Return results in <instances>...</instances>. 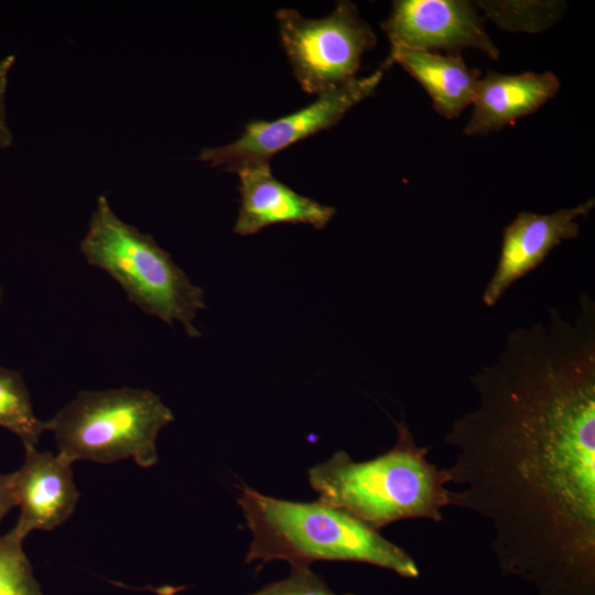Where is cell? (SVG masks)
<instances>
[{
	"label": "cell",
	"instance_id": "cell-1",
	"mask_svg": "<svg viewBox=\"0 0 595 595\" xmlns=\"http://www.w3.org/2000/svg\"><path fill=\"white\" fill-rule=\"evenodd\" d=\"M445 442L451 506L485 519L502 574L538 595H595V303L513 329L470 377Z\"/></svg>",
	"mask_w": 595,
	"mask_h": 595
},
{
	"label": "cell",
	"instance_id": "cell-2",
	"mask_svg": "<svg viewBox=\"0 0 595 595\" xmlns=\"http://www.w3.org/2000/svg\"><path fill=\"white\" fill-rule=\"evenodd\" d=\"M393 446L375 458L356 462L337 451L307 470L318 499L374 530L400 520H443L451 506L445 468L428 459L429 448L419 446L403 421L393 422Z\"/></svg>",
	"mask_w": 595,
	"mask_h": 595
},
{
	"label": "cell",
	"instance_id": "cell-3",
	"mask_svg": "<svg viewBox=\"0 0 595 595\" xmlns=\"http://www.w3.org/2000/svg\"><path fill=\"white\" fill-rule=\"evenodd\" d=\"M237 502L252 534L246 563L283 560L291 566H310L320 560L353 561L403 577L419 575L405 550L320 499L289 501L242 487Z\"/></svg>",
	"mask_w": 595,
	"mask_h": 595
},
{
	"label": "cell",
	"instance_id": "cell-4",
	"mask_svg": "<svg viewBox=\"0 0 595 595\" xmlns=\"http://www.w3.org/2000/svg\"><path fill=\"white\" fill-rule=\"evenodd\" d=\"M79 249L88 264L106 271L144 313L169 325L178 322L188 336H201L195 318L205 309L204 291L152 236L123 221L104 195L97 198Z\"/></svg>",
	"mask_w": 595,
	"mask_h": 595
},
{
	"label": "cell",
	"instance_id": "cell-5",
	"mask_svg": "<svg viewBox=\"0 0 595 595\" xmlns=\"http://www.w3.org/2000/svg\"><path fill=\"white\" fill-rule=\"evenodd\" d=\"M174 421L171 409L147 389L83 390L47 423L58 456L69 464L132 458L141 467L158 463L156 439Z\"/></svg>",
	"mask_w": 595,
	"mask_h": 595
},
{
	"label": "cell",
	"instance_id": "cell-6",
	"mask_svg": "<svg viewBox=\"0 0 595 595\" xmlns=\"http://www.w3.org/2000/svg\"><path fill=\"white\" fill-rule=\"evenodd\" d=\"M279 35L302 89L320 95L356 78L376 35L357 7L339 1L325 18L306 19L293 9L275 13Z\"/></svg>",
	"mask_w": 595,
	"mask_h": 595
},
{
	"label": "cell",
	"instance_id": "cell-7",
	"mask_svg": "<svg viewBox=\"0 0 595 595\" xmlns=\"http://www.w3.org/2000/svg\"><path fill=\"white\" fill-rule=\"evenodd\" d=\"M385 68L331 88L317 95L309 106L288 116L271 121H251L234 142L204 148L197 159L209 166L229 171L269 162L279 151L335 126L350 108L374 94Z\"/></svg>",
	"mask_w": 595,
	"mask_h": 595
},
{
	"label": "cell",
	"instance_id": "cell-8",
	"mask_svg": "<svg viewBox=\"0 0 595 595\" xmlns=\"http://www.w3.org/2000/svg\"><path fill=\"white\" fill-rule=\"evenodd\" d=\"M391 46L458 53L477 48L490 58L499 56L474 6L463 0H398L381 24Z\"/></svg>",
	"mask_w": 595,
	"mask_h": 595
},
{
	"label": "cell",
	"instance_id": "cell-9",
	"mask_svg": "<svg viewBox=\"0 0 595 595\" xmlns=\"http://www.w3.org/2000/svg\"><path fill=\"white\" fill-rule=\"evenodd\" d=\"M594 198L552 214L521 212L504 229L497 267L488 281L482 300L491 307L519 279L539 267L553 248L580 235L581 217L593 210Z\"/></svg>",
	"mask_w": 595,
	"mask_h": 595
},
{
	"label": "cell",
	"instance_id": "cell-10",
	"mask_svg": "<svg viewBox=\"0 0 595 595\" xmlns=\"http://www.w3.org/2000/svg\"><path fill=\"white\" fill-rule=\"evenodd\" d=\"M21 467L12 473L17 506L20 508L13 532L22 540L34 530H52L74 512L79 493L72 464L58 454L24 446Z\"/></svg>",
	"mask_w": 595,
	"mask_h": 595
},
{
	"label": "cell",
	"instance_id": "cell-11",
	"mask_svg": "<svg viewBox=\"0 0 595 595\" xmlns=\"http://www.w3.org/2000/svg\"><path fill=\"white\" fill-rule=\"evenodd\" d=\"M239 176L240 208L234 231L249 236L278 224H307L323 229L335 216L332 206L301 195L277 180L269 162L236 170Z\"/></svg>",
	"mask_w": 595,
	"mask_h": 595
},
{
	"label": "cell",
	"instance_id": "cell-12",
	"mask_svg": "<svg viewBox=\"0 0 595 595\" xmlns=\"http://www.w3.org/2000/svg\"><path fill=\"white\" fill-rule=\"evenodd\" d=\"M560 88L552 73L505 75L488 73L479 78L472 105L473 113L465 127L468 136L497 131L538 110Z\"/></svg>",
	"mask_w": 595,
	"mask_h": 595
},
{
	"label": "cell",
	"instance_id": "cell-13",
	"mask_svg": "<svg viewBox=\"0 0 595 595\" xmlns=\"http://www.w3.org/2000/svg\"><path fill=\"white\" fill-rule=\"evenodd\" d=\"M397 63L415 78L432 99L433 108L453 119L473 102L480 73L469 69L458 53L391 46L385 67Z\"/></svg>",
	"mask_w": 595,
	"mask_h": 595
},
{
	"label": "cell",
	"instance_id": "cell-14",
	"mask_svg": "<svg viewBox=\"0 0 595 595\" xmlns=\"http://www.w3.org/2000/svg\"><path fill=\"white\" fill-rule=\"evenodd\" d=\"M0 426L17 435L24 446H36L42 434L47 431L46 421L35 415L21 374L1 366Z\"/></svg>",
	"mask_w": 595,
	"mask_h": 595
},
{
	"label": "cell",
	"instance_id": "cell-15",
	"mask_svg": "<svg viewBox=\"0 0 595 595\" xmlns=\"http://www.w3.org/2000/svg\"><path fill=\"white\" fill-rule=\"evenodd\" d=\"M22 543L13 530L0 536V595H43Z\"/></svg>",
	"mask_w": 595,
	"mask_h": 595
},
{
	"label": "cell",
	"instance_id": "cell-16",
	"mask_svg": "<svg viewBox=\"0 0 595 595\" xmlns=\"http://www.w3.org/2000/svg\"><path fill=\"white\" fill-rule=\"evenodd\" d=\"M487 15L500 28L536 32L551 24L562 11L558 2H479Z\"/></svg>",
	"mask_w": 595,
	"mask_h": 595
},
{
	"label": "cell",
	"instance_id": "cell-17",
	"mask_svg": "<svg viewBox=\"0 0 595 595\" xmlns=\"http://www.w3.org/2000/svg\"><path fill=\"white\" fill-rule=\"evenodd\" d=\"M248 595H337L310 566H291V574ZM350 595V594H347Z\"/></svg>",
	"mask_w": 595,
	"mask_h": 595
},
{
	"label": "cell",
	"instance_id": "cell-18",
	"mask_svg": "<svg viewBox=\"0 0 595 595\" xmlns=\"http://www.w3.org/2000/svg\"><path fill=\"white\" fill-rule=\"evenodd\" d=\"M15 62L12 54L0 55V150L11 147L13 137L6 117V94L10 71Z\"/></svg>",
	"mask_w": 595,
	"mask_h": 595
},
{
	"label": "cell",
	"instance_id": "cell-19",
	"mask_svg": "<svg viewBox=\"0 0 595 595\" xmlns=\"http://www.w3.org/2000/svg\"><path fill=\"white\" fill-rule=\"evenodd\" d=\"M13 507H17V500L13 490L12 473L0 474V523Z\"/></svg>",
	"mask_w": 595,
	"mask_h": 595
},
{
	"label": "cell",
	"instance_id": "cell-20",
	"mask_svg": "<svg viewBox=\"0 0 595 595\" xmlns=\"http://www.w3.org/2000/svg\"><path fill=\"white\" fill-rule=\"evenodd\" d=\"M1 300H2V289L0 286V303H1Z\"/></svg>",
	"mask_w": 595,
	"mask_h": 595
}]
</instances>
